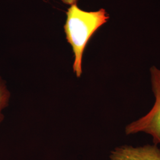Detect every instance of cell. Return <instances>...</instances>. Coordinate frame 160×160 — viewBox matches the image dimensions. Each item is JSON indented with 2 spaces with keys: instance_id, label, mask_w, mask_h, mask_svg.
Returning <instances> with one entry per match:
<instances>
[{
  "instance_id": "obj_1",
  "label": "cell",
  "mask_w": 160,
  "mask_h": 160,
  "mask_svg": "<svg viewBox=\"0 0 160 160\" xmlns=\"http://www.w3.org/2000/svg\"><path fill=\"white\" fill-rule=\"evenodd\" d=\"M67 16L64 30L74 54V72L80 77L86 45L97 29L108 22L109 16L103 8L96 12H86L81 10L76 4L69 8Z\"/></svg>"
},
{
  "instance_id": "obj_2",
  "label": "cell",
  "mask_w": 160,
  "mask_h": 160,
  "mask_svg": "<svg viewBox=\"0 0 160 160\" xmlns=\"http://www.w3.org/2000/svg\"><path fill=\"white\" fill-rule=\"evenodd\" d=\"M151 89L155 97L152 108L146 114L127 125V135L139 132L147 133L152 138L155 145L160 144V69L152 66L149 69Z\"/></svg>"
},
{
  "instance_id": "obj_3",
  "label": "cell",
  "mask_w": 160,
  "mask_h": 160,
  "mask_svg": "<svg viewBox=\"0 0 160 160\" xmlns=\"http://www.w3.org/2000/svg\"><path fill=\"white\" fill-rule=\"evenodd\" d=\"M109 160H160V149L155 144L142 147L122 145L114 148Z\"/></svg>"
},
{
  "instance_id": "obj_4",
  "label": "cell",
  "mask_w": 160,
  "mask_h": 160,
  "mask_svg": "<svg viewBox=\"0 0 160 160\" xmlns=\"http://www.w3.org/2000/svg\"><path fill=\"white\" fill-rule=\"evenodd\" d=\"M10 97V92H8L5 82L0 77V123L4 119L2 111L8 106Z\"/></svg>"
},
{
  "instance_id": "obj_5",
  "label": "cell",
  "mask_w": 160,
  "mask_h": 160,
  "mask_svg": "<svg viewBox=\"0 0 160 160\" xmlns=\"http://www.w3.org/2000/svg\"><path fill=\"white\" fill-rule=\"evenodd\" d=\"M78 0H62V1L63 2V3L66 4H68V5H72V4H75L77 3V2Z\"/></svg>"
}]
</instances>
